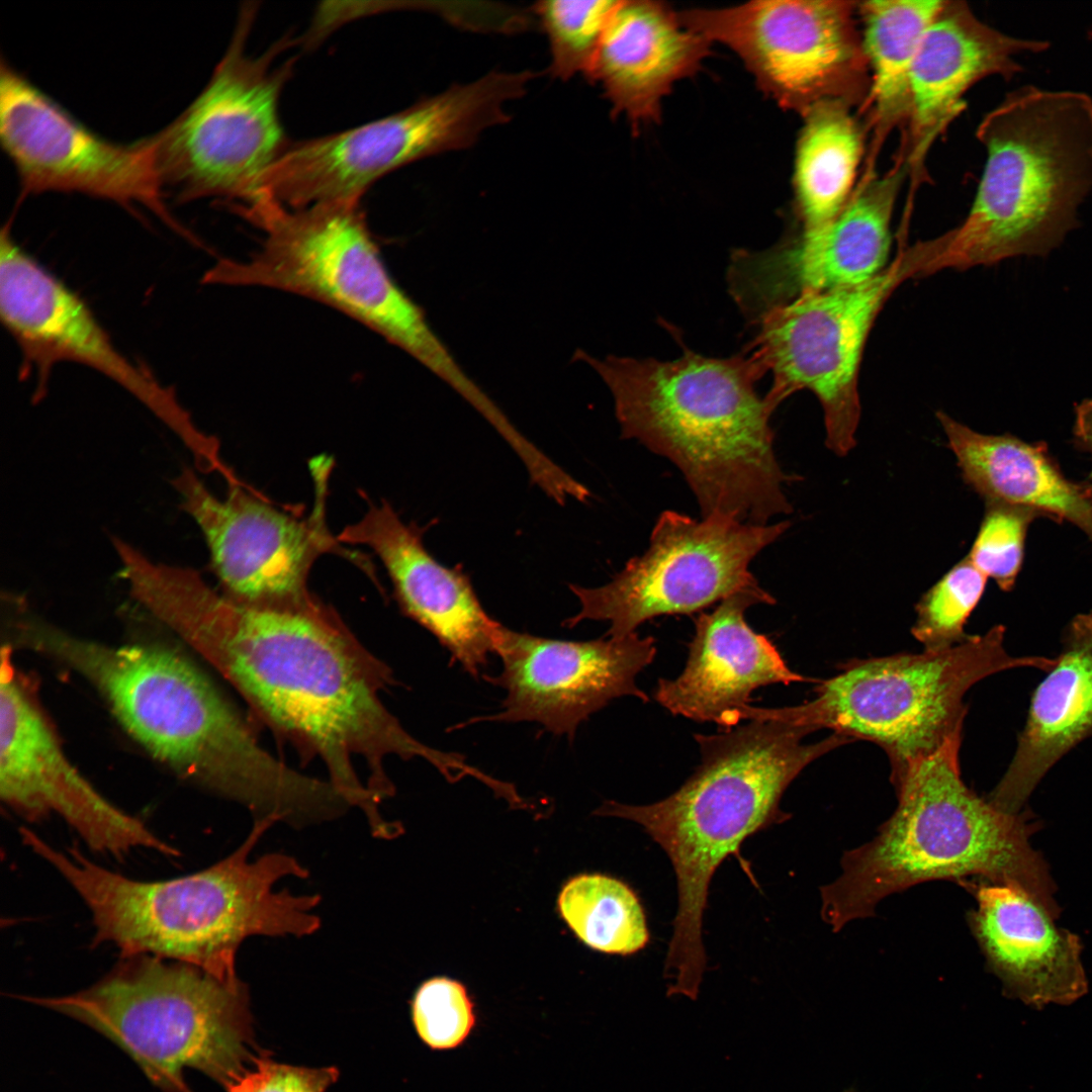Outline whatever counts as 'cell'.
Here are the masks:
<instances>
[{"label":"cell","mask_w":1092,"mask_h":1092,"mask_svg":"<svg viewBox=\"0 0 1092 1092\" xmlns=\"http://www.w3.org/2000/svg\"><path fill=\"white\" fill-rule=\"evenodd\" d=\"M147 609L225 677L268 724L325 762L330 782L371 826L393 793L389 756L421 757L450 778L457 752L412 736L380 700L388 669L320 600L300 608L239 602L193 568L171 565L151 583Z\"/></svg>","instance_id":"cell-1"},{"label":"cell","mask_w":1092,"mask_h":1092,"mask_svg":"<svg viewBox=\"0 0 1092 1092\" xmlns=\"http://www.w3.org/2000/svg\"><path fill=\"white\" fill-rule=\"evenodd\" d=\"M18 647L64 664L103 698L123 730L179 777L250 809L256 820H320L329 782L264 750L234 707L184 655L161 645H111L65 631L27 610L15 617Z\"/></svg>","instance_id":"cell-2"},{"label":"cell","mask_w":1092,"mask_h":1092,"mask_svg":"<svg viewBox=\"0 0 1092 1092\" xmlns=\"http://www.w3.org/2000/svg\"><path fill=\"white\" fill-rule=\"evenodd\" d=\"M610 388L622 437L672 462L702 518L767 525L792 512L785 484L799 479L780 466L770 417L755 390L763 373L753 356L712 358L687 351L670 361L582 351Z\"/></svg>","instance_id":"cell-3"},{"label":"cell","mask_w":1092,"mask_h":1092,"mask_svg":"<svg viewBox=\"0 0 1092 1092\" xmlns=\"http://www.w3.org/2000/svg\"><path fill=\"white\" fill-rule=\"evenodd\" d=\"M275 823L256 820L246 840L211 867L165 881H138L100 867L75 845L54 848L26 827L22 842L47 860L82 898L92 915L95 945L111 943L121 958L151 954L194 966L237 982L236 954L251 935L310 934L320 897L275 891L287 876L308 873L296 859L270 853L250 861L262 834Z\"/></svg>","instance_id":"cell-4"},{"label":"cell","mask_w":1092,"mask_h":1092,"mask_svg":"<svg viewBox=\"0 0 1092 1092\" xmlns=\"http://www.w3.org/2000/svg\"><path fill=\"white\" fill-rule=\"evenodd\" d=\"M962 733L891 778L895 812L873 840L844 852L841 874L821 888V916L834 932L873 915L886 897L934 880L1013 886L1059 916L1048 866L1029 843L1035 824L1027 812H1003L965 784Z\"/></svg>","instance_id":"cell-5"},{"label":"cell","mask_w":1092,"mask_h":1092,"mask_svg":"<svg viewBox=\"0 0 1092 1092\" xmlns=\"http://www.w3.org/2000/svg\"><path fill=\"white\" fill-rule=\"evenodd\" d=\"M810 728L774 720L749 723L712 735L696 734L701 763L681 787L649 805L606 801L595 812L641 825L667 854L677 885L671 945L681 951L703 947V916L711 880L729 855L758 887L740 846L753 834L782 823L790 784L811 762L853 742L832 733L804 743Z\"/></svg>","instance_id":"cell-6"},{"label":"cell","mask_w":1092,"mask_h":1092,"mask_svg":"<svg viewBox=\"0 0 1092 1092\" xmlns=\"http://www.w3.org/2000/svg\"><path fill=\"white\" fill-rule=\"evenodd\" d=\"M987 154L964 221L943 234L933 271L1045 256L1078 225L1092 191V97L1025 85L981 120Z\"/></svg>","instance_id":"cell-7"},{"label":"cell","mask_w":1092,"mask_h":1092,"mask_svg":"<svg viewBox=\"0 0 1092 1092\" xmlns=\"http://www.w3.org/2000/svg\"><path fill=\"white\" fill-rule=\"evenodd\" d=\"M237 210L264 233L244 260L220 259L204 283L263 287L330 305L402 349L464 398L476 385L389 273L359 202L288 208L262 198Z\"/></svg>","instance_id":"cell-8"},{"label":"cell","mask_w":1092,"mask_h":1092,"mask_svg":"<svg viewBox=\"0 0 1092 1092\" xmlns=\"http://www.w3.org/2000/svg\"><path fill=\"white\" fill-rule=\"evenodd\" d=\"M23 1001L75 1019L122 1050L163 1092H191L196 1070L224 1088L254 1053L247 987L185 963L151 954L124 958L94 985Z\"/></svg>","instance_id":"cell-9"},{"label":"cell","mask_w":1092,"mask_h":1092,"mask_svg":"<svg viewBox=\"0 0 1092 1092\" xmlns=\"http://www.w3.org/2000/svg\"><path fill=\"white\" fill-rule=\"evenodd\" d=\"M1004 635V626L996 625L940 651L854 659L818 680L810 701L782 708L748 705L739 717L827 728L854 741H872L887 753L894 778L963 732L964 697L975 684L1006 669L1056 665V658L1011 656Z\"/></svg>","instance_id":"cell-10"},{"label":"cell","mask_w":1092,"mask_h":1092,"mask_svg":"<svg viewBox=\"0 0 1092 1092\" xmlns=\"http://www.w3.org/2000/svg\"><path fill=\"white\" fill-rule=\"evenodd\" d=\"M257 5L241 9L231 42L209 81L166 128L155 136L162 184L180 201L205 197L249 205L262 182L290 146L279 115V100L293 60H275L291 43L284 36L258 57L247 39Z\"/></svg>","instance_id":"cell-11"},{"label":"cell","mask_w":1092,"mask_h":1092,"mask_svg":"<svg viewBox=\"0 0 1092 1092\" xmlns=\"http://www.w3.org/2000/svg\"><path fill=\"white\" fill-rule=\"evenodd\" d=\"M522 97L510 72H490L345 131L291 143L265 176L261 194L288 208L360 202L379 178L418 160L472 147L511 116Z\"/></svg>","instance_id":"cell-12"},{"label":"cell","mask_w":1092,"mask_h":1092,"mask_svg":"<svg viewBox=\"0 0 1092 1092\" xmlns=\"http://www.w3.org/2000/svg\"><path fill=\"white\" fill-rule=\"evenodd\" d=\"M938 253L935 238L918 242L868 281L807 292L764 314L752 356L772 374L765 396L772 407L797 391L812 392L823 410L826 446L846 455L856 443L858 374L871 330L894 290L928 275Z\"/></svg>","instance_id":"cell-13"},{"label":"cell","mask_w":1092,"mask_h":1092,"mask_svg":"<svg viewBox=\"0 0 1092 1092\" xmlns=\"http://www.w3.org/2000/svg\"><path fill=\"white\" fill-rule=\"evenodd\" d=\"M789 521L767 525L723 517L701 520L664 511L648 548L600 586L569 584L579 611L562 625L607 621L605 637L622 639L652 618L699 612L758 583L749 570L756 555L778 540Z\"/></svg>","instance_id":"cell-14"},{"label":"cell","mask_w":1092,"mask_h":1092,"mask_svg":"<svg viewBox=\"0 0 1092 1092\" xmlns=\"http://www.w3.org/2000/svg\"><path fill=\"white\" fill-rule=\"evenodd\" d=\"M332 463L326 456L312 461L314 500L305 517L276 508L241 480L226 483L223 496L212 493L187 466L171 480L181 509L201 531L223 594L256 606L304 607L316 600L308 576L321 556L337 553L359 561L327 525Z\"/></svg>","instance_id":"cell-15"},{"label":"cell","mask_w":1092,"mask_h":1092,"mask_svg":"<svg viewBox=\"0 0 1092 1092\" xmlns=\"http://www.w3.org/2000/svg\"><path fill=\"white\" fill-rule=\"evenodd\" d=\"M0 314L21 352L22 372L33 375L39 394L57 364L85 365L144 404L179 438L200 471L219 465L217 440L194 424L175 391L124 355L79 294L23 250L8 224L0 239Z\"/></svg>","instance_id":"cell-16"},{"label":"cell","mask_w":1092,"mask_h":1092,"mask_svg":"<svg viewBox=\"0 0 1092 1092\" xmlns=\"http://www.w3.org/2000/svg\"><path fill=\"white\" fill-rule=\"evenodd\" d=\"M855 2L751 1L695 9L682 22L731 49L781 105L805 114L826 100L868 98L869 64L854 20Z\"/></svg>","instance_id":"cell-17"},{"label":"cell","mask_w":1092,"mask_h":1092,"mask_svg":"<svg viewBox=\"0 0 1092 1092\" xmlns=\"http://www.w3.org/2000/svg\"><path fill=\"white\" fill-rule=\"evenodd\" d=\"M0 141L23 195L74 192L128 208L139 204L193 240L166 204L155 136L125 145L98 135L4 60Z\"/></svg>","instance_id":"cell-18"},{"label":"cell","mask_w":1092,"mask_h":1092,"mask_svg":"<svg viewBox=\"0 0 1092 1092\" xmlns=\"http://www.w3.org/2000/svg\"><path fill=\"white\" fill-rule=\"evenodd\" d=\"M0 670V796L28 821L61 817L92 850L122 858L149 848L179 850L113 805L74 766L50 721L18 677L4 646Z\"/></svg>","instance_id":"cell-19"},{"label":"cell","mask_w":1092,"mask_h":1092,"mask_svg":"<svg viewBox=\"0 0 1092 1092\" xmlns=\"http://www.w3.org/2000/svg\"><path fill=\"white\" fill-rule=\"evenodd\" d=\"M494 653L502 669L484 678L506 692L500 710L458 727L480 721L536 722L572 740L578 726L613 700L632 696L648 701L636 676L653 661L656 647L652 637L637 633L622 639L570 641L502 625Z\"/></svg>","instance_id":"cell-20"},{"label":"cell","mask_w":1092,"mask_h":1092,"mask_svg":"<svg viewBox=\"0 0 1092 1092\" xmlns=\"http://www.w3.org/2000/svg\"><path fill=\"white\" fill-rule=\"evenodd\" d=\"M910 165L902 153L882 175L869 169L838 215L818 231L766 251H738L728 271L731 294L758 322L801 294L868 281L888 266L891 219Z\"/></svg>","instance_id":"cell-21"},{"label":"cell","mask_w":1092,"mask_h":1092,"mask_svg":"<svg viewBox=\"0 0 1092 1092\" xmlns=\"http://www.w3.org/2000/svg\"><path fill=\"white\" fill-rule=\"evenodd\" d=\"M337 539L371 549L402 611L437 638L453 662L479 676L502 624L483 609L462 567L440 563L425 547L423 531L405 524L386 502L371 504Z\"/></svg>","instance_id":"cell-22"},{"label":"cell","mask_w":1092,"mask_h":1092,"mask_svg":"<svg viewBox=\"0 0 1092 1092\" xmlns=\"http://www.w3.org/2000/svg\"><path fill=\"white\" fill-rule=\"evenodd\" d=\"M759 604L774 605L776 599L756 583L700 614L682 672L659 679L655 700L673 715L730 729L754 690L779 682H817L793 671L777 646L748 625L745 612Z\"/></svg>","instance_id":"cell-23"},{"label":"cell","mask_w":1092,"mask_h":1092,"mask_svg":"<svg viewBox=\"0 0 1092 1092\" xmlns=\"http://www.w3.org/2000/svg\"><path fill=\"white\" fill-rule=\"evenodd\" d=\"M977 907L970 926L1004 991L1033 1007L1070 1004L1087 991L1080 939L1023 891L990 882L961 884Z\"/></svg>","instance_id":"cell-24"},{"label":"cell","mask_w":1092,"mask_h":1092,"mask_svg":"<svg viewBox=\"0 0 1092 1092\" xmlns=\"http://www.w3.org/2000/svg\"><path fill=\"white\" fill-rule=\"evenodd\" d=\"M1050 48L1042 39L1008 35L980 20L964 2L945 1L923 34L910 73V168L920 166L935 138L962 111L974 84L1022 72L1015 56Z\"/></svg>","instance_id":"cell-25"},{"label":"cell","mask_w":1092,"mask_h":1092,"mask_svg":"<svg viewBox=\"0 0 1092 1092\" xmlns=\"http://www.w3.org/2000/svg\"><path fill=\"white\" fill-rule=\"evenodd\" d=\"M709 41L648 1H619L586 76L632 123L653 120L672 85L694 73Z\"/></svg>","instance_id":"cell-26"},{"label":"cell","mask_w":1092,"mask_h":1092,"mask_svg":"<svg viewBox=\"0 0 1092 1092\" xmlns=\"http://www.w3.org/2000/svg\"><path fill=\"white\" fill-rule=\"evenodd\" d=\"M1092 732V611L1069 623L1056 665L1034 691L1014 756L987 801L1018 814L1048 770Z\"/></svg>","instance_id":"cell-27"},{"label":"cell","mask_w":1092,"mask_h":1092,"mask_svg":"<svg viewBox=\"0 0 1092 1092\" xmlns=\"http://www.w3.org/2000/svg\"><path fill=\"white\" fill-rule=\"evenodd\" d=\"M964 482L985 503L1018 506L1068 522L1092 543V482L1068 478L1044 442L974 431L936 414Z\"/></svg>","instance_id":"cell-28"},{"label":"cell","mask_w":1092,"mask_h":1092,"mask_svg":"<svg viewBox=\"0 0 1092 1092\" xmlns=\"http://www.w3.org/2000/svg\"><path fill=\"white\" fill-rule=\"evenodd\" d=\"M840 100H826L805 114L794 165V189L803 232L829 224L854 190L862 133Z\"/></svg>","instance_id":"cell-29"},{"label":"cell","mask_w":1092,"mask_h":1092,"mask_svg":"<svg viewBox=\"0 0 1092 1092\" xmlns=\"http://www.w3.org/2000/svg\"><path fill=\"white\" fill-rule=\"evenodd\" d=\"M941 0H873L857 8L861 42L871 73L866 101L871 105L879 143L910 118V73L926 29L942 8Z\"/></svg>","instance_id":"cell-30"},{"label":"cell","mask_w":1092,"mask_h":1092,"mask_svg":"<svg viewBox=\"0 0 1092 1092\" xmlns=\"http://www.w3.org/2000/svg\"><path fill=\"white\" fill-rule=\"evenodd\" d=\"M558 909L575 935L598 951L630 956L649 942L637 894L613 877L582 874L572 878L558 896Z\"/></svg>","instance_id":"cell-31"},{"label":"cell","mask_w":1092,"mask_h":1092,"mask_svg":"<svg viewBox=\"0 0 1092 1092\" xmlns=\"http://www.w3.org/2000/svg\"><path fill=\"white\" fill-rule=\"evenodd\" d=\"M618 0H547L532 10L547 35L549 73L560 80L588 75Z\"/></svg>","instance_id":"cell-32"},{"label":"cell","mask_w":1092,"mask_h":1092,"mask_svg":"<svg viewBox=\"0 0 1092 1092\" xmlns=\"http://www.w3.org/2000/svg\"><path fill=\"white\" fill-rule=\"evenodd\" d=\"M987 577L968 557L953 565L916 604V620L911 629L926 651L957 646L971 635L965 625L979 604Z\"/></svg>","instance_id":"cell-33"},{"label":"cell","mask_w":1092,"mask_h":1092,"mask_svg":"<svg viewBox=\"0 0 1092 1092\" xmlns=\"http://www.w3.org/2000/svg\"><path fill=\"white\" fill-rule=\"evenodd\" d=\"M1040 518L1022 507L985 503L984 517L967 557L1001 590H1012L1022 567L1028 528Z\"/></svg>","instance_id":"cell-34"},{"label":"cell","mask_w":1092,"mask_h":1092,"mask_svg":"<svg viewBox=\"0 0 1092 1092\" xmlns=\"http://www.w3.org/2000/svg\"><path fill=\"white\" fill-rule=\"evenodd\" d=\"M413 1022L422 1040L434 1050L458 1046L475 1024L473 1004L460 982L432 978L417 990L412 1004Z\"/></svg>","instance_id":"cell-35"},{"label":"cell","mask_w":1092,"mask_h":1092,"mask_svg":"<svg viewBox=\"0 0 1092 1092\" xmlns=\"http://www.w3.org/2000/svg\"><path fill=\"white\" fill-rule=\"evenodd\" d=\"M339 1077L336 1068H306L281 1064L258 1055L252 1068L229 1084L226 1092H326Z\"/></svg>","instance_id":"cell-36"},{"label":"cell","mask_w":1092,"mask_h":1092,"mask_svg":"<svg viewBox=\"0 0 1092 1092\" xmlns=\"http://www.w3.org/2000/svg\"><path fill=\"white\" fill-rule=\"evenodd\" d=\"M1072 433L1075 448L1085 453L1090 459V479H1092V397L1085 398L1075 405Z\"/></svg>","instance_id":"cell-37"},{"label":"cell","mask_w":1092,"mask_h":1092,"mask_svg":"<svg viewBox=\"0 0 1092 1092\" xmlns=\"http://www.w3.org/2000/svg\"><path fill=\"white\" fill-rule=\"evenodd\" d=\"M843 1092H856V1091H855V1090H853V1089H847V1090H845V1091H843Z\"/></svg>","instance_id":"cell-38"}]
</instances>
